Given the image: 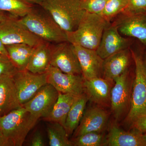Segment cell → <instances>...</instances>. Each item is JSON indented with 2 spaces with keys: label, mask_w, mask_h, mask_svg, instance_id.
<instances>
[{
  "label": "cell",
  "mask_w": 146,
  "mask_h": 146,
  "mask_svg": "<svg viewBox=\"0 0 146 146\" xmlns=\"http://www.w3.org/2000/svg\"><path fill=\"white\" fill-rule=\"evenodd\" d=\"M108 23L100 14L86 12L75 30L66 33L68 42L96 50Z\"/></svg>",
  "instance_id": "1"
},
{
  "label": "cell",
  "mask_w": 146,
  "mask_h": 146,
  "mask_svg": "<svg viewBox=\"0 0 146 146\" xmlns=\"http://www.w3.org/2000/svg\"><path fill=\"white\" fill-rule=\"evenodd\" d=\"M38 119L22 106L0 117V129L12 146H21Z\"/></svg>",
  "instance_id": "2"
},
{
  "label": "cell",
  "mask_w": 146,
  "mask_h": 146,
  "mask_svg": "<svg viewBox=\"0 0 146 146\" xmlns=\"http://www.w3.org/2000/svg\"><path fill=\"white\" fill-rule=\"evenodd\" d=\"M39 5L65 32L75 30L86 12L82 0H44Z\"/></svg>",
  "instance_id": "3"
},
{
  "label": "cell",
  "mask_w": 146,
  "mask_h": 146,
  "mask_svg": "<svg viewBox=\"0 0 146 146\" xmlns=\"http://www.w3.org/2000/svg\"><path fill=\"white\" fill-rule=\"evenodd\" d=\"M130 50L135 64V77L130 110L123 121L129 130L137 120L146 115V71L142 56Z\"/></svg>",
  "instance_id": "4"
},
{
  "label": "cell",
  "mask_w": 146,
  "mask_h": 146,
  "mask_svg": "<svg viewBox=\"0 0 146 146\" xmlns=\"http://www.w3.org/2000/svg\"><path fill=\"white\" fill-rule=\"evenodd\" d=\"M19 20L30 31L44 41L55 44L68 41L65 32L50 15L42 14L34 9Z\"/></svg>",
  "instance_id": "5"
},
{
  "label": "cell",
  "mask_w": 146,
  "mask_h": 146,
  "mask_svg": "<svg viewBox=\"0 0 146 146\" xmlns=\"http://www.w3.org/2000/svg\"><path fill=\"white\" fill-rule=\"evenodd\" d=\"M134 75L128 68L115 79L111 94L110 107L115 121L119 122L126 117L131 103Z\"/></svg>",
  "instance_id": "6"
},
{
  "label": "cell",
  "mask_w": 146,
  "mask_h": 146,
  "mask_svg": "<svg viewBox=\"0 0 146 146\" xmlns=\"http://www.w3.org/2000/svg\"><path fill=\"white\" fill-rule=\"evenodd\" d=\"M0 39L5 46L24 44L33 47L44 41L30 31L19 18L12 16L0 23Z\"/></svg>",
  "instance_id": "7"
},
{
  "label": "cell",
  "mask_w": 146,
  "mask_h": 146,
  "mask_svg": "<svg viewBox=\"0 0 146 146\" xmlns=\"http://www.w3.org/2000/svg\"><path fill=\"white\" fill-rule=\"evenodd\" d=\"M50 65L64 73L82 75L81 67L74 45L68 41L51 46Z\"/></svg>",
  "instance_id": "8"
},
{
  "label": "cell",
  "mask_w": 146,
  "mask_h": 146,
  "mask_svg": "<svg viewBox=\"0 0 146 146\" xmlns=\"http://www.w3.org/2000/svg\"><path fill=\"white\" fill-rule=\"evenodd\" d=\"M12 78L21 106L31 99L47 83L46 72L38 74L27 70L18 71Z\"/></svg>",
  "instance_id": "9"
},
{
  "label": "cell",
  "mask_w": 146,
  "mask_h": 146,
  "mask_svg": "<svg viewBox=\"0 0 146 146\" xmlns=\"http://www.w3.org/2000/svg\"><path fill=\"white\" fill-rule=\"evenodd\" d=\"M46 73L47 83L53 86L58 92L72 94L75 96L84 93V79L82 75L64 73L51 65Z\"/></svg>",
  "instance_id": "10"
},
{
  "label": "cell",
  "mask_w": 146,
  "mask_h": 146,
  "mask_svg": "<svg viewBox=\"0 0 146 146\" xmlns=\"http://www.w3.org/2000/svg\"><path fill=\"white\" fill-rule=\"evenodd\" d=\"M120 34L138 39L146 45V13L122 12L111 22Z\"/></svg>",
  "instance_id": "11"
},
{
  "label": "cell",
  "mask_w": 146,
  "mask_h": 146,
  "mask_svg": "<svg viewBox=\"0 0 146 146\" xmlns=\"http://www.w3.org/2000/svg\"><path fill=\"white\" fill-rule=\"evenodd\" d=\"M59 92L48 83L42 86L32 98L22 106L32 115L39 119L46 118L57 101Z\"/></svg>",
  "instance_id": "12"
},
{
  "label": "cell",
  "mask_w": 146,
  "mask_h": 146,
  "mask_svg": "<svg viewBox=\"0 0 146 146\" xmlns=\"http://www.w3.org/2000/svg\"><path fill=\"white\" fill-rule=\"evenodd\" d=\"M132 42L131 38L122 36L117 27L110 23L105 29L96 51L104 59L115 53L130 48Z\"/></svg>",
  "instance_id": "13"
},
{
  "label": "cell",
  "mask_w": 146,
  "mask_h": 146,
  "mask_svg": "<svg viewBox=\"0 0 146 146\" xmlns=\"http://www.w3.org/2000/svg\"><path fill=\"white\" fill-rule=\"evenodd\" d=\"M109 114L103 107L95 106L84 112L78 127L74 132L73 138L89 132H102L106 126Z\"/></svg>",
  "instance_id": "14"
},
{
  "label": "cell",
  "mask_w": 146,
  "mask_h": 146,
  "mask_svg": "<svg viewBox=\"0 0 146 146\" xmlns=\"http://www.w3.org/2000/svg\"><path fill=\"white\" fill-rule=\"evenodd\" d=\"M73 45L78 58L84 79L88 80L102 77L104 59L97 53L96 50Z\"/></svg>",
  "instance_id": "15"
},
{
  "label": "cell",
  "mask_w": 146,
  "mask_h": 146,
  "mask_svg": "<svg viewBox=\"0 0 146 146\" xmlns=\"http://www.w3.org/2000/svg\"><path fill=\"white\" fill-rule=\"evenodd\" d=\"M115 81L102 77L85 80V91L89 100L102 107H110L111 91Z\"/></svg>",
  "instance_id": "16"
},
{
  "label": "cell",
  "mask_w": 146,
  "mask_h": 146,
  "mask_svg": "<svg viewBox=\"0 0 146 146\" xmlns=\"http://www.w3.org/2000/svg\"><path fill=\"white\" fill-rule=\"evenodd\" d=\"M132 59L130 48L115 53L104 59L102 78L114 81L129 68Z\"/></svg>",
  "instance_id": "17"
},
{
  "label": "cell",
  "mask_w": 146,
  "mask_h": 146,
  "mask_svg": "<svg viewBox=\"0 0 146 146\" xmlns=\"http://www.w3.org/2000/svg\"><path fill=\"white\" fill-rule=\"evenodd\" d=\"M106 138V146H146L143 133L133 129L123 130L116 123L111 125Z\"/></svg>",
  "instance_id": "18"
},
{
  "label": "cell",
  "mask_w": 146,
  "mask_h": 146,
  "mask_svg": "<svg viewBox=\"0 0 146 146\" xmlns=\"http://www.w3.org/2000/svg\"><path fill=\"white\" fill-rule=\"evenodd\" d=\"M21 106L12 77L0 76V117Z\"/></svg>",
  "instance_id": "19"
},
{
  "label": "cell",
  "mask_w": 146,
  "mask_h": 146,
  "mask_svg": "<svg viewBox=\"0 0 146 146\" xmlns=\"http://www.w3.org/2000/svg\"><path fill=\"white\" fill-rule=\"evenodd\" d=\"M51 45L43 41L35 47L29 60L27 70L34 74L46 73L50 66Z\"/></svg>",
  "instance_id": "20"
},
{
  "label": "cell",
  "mask_w": 146,
  "mask_h": 146,
  "mask_svg": "<svg viewBox=\"0 0 146 146\" xmlns=\"http://www.w3.org/2000/svg\"><path fill=\"white\" fill-rule=\"evenodd\" d=\"M76 97L72 94L59 92L57 101L52 110L43 119L49 122L59 123L64 127L67 116Z\"/></svg>",
  "instance_id": "21"
},
{
  "label": "cell",
  "mask_w": 146,
  "mask_h": 146,
  "mask_svg": "<svg viewBox=\"0 0 146 146\" xmlns=\"http://www.w3.org/2000/svg\"><path fill=\"white\" fill-rule=\"evenodd\" d=\"M88 100L89 99L85 92L76 97L67 116L64 126L69 137L74 133L79 125Z\"/></svg>",
  "instance_id": "22"
},
{
  "label": "cell",
  "mask_w": 146,
  "mask_h": 146,
  "mask_svg": "<svg viewBox=\"0 0 146 146\" xmlns=\"http://www.w3.org/2000/svg\"><path fill=\"white\" fill-rule=\"evenodd\" d=\"M9 57L18 71L27 70V67L35 47L26 44L6 45Z\"/></svg>",
  "instance_id": "23"
},
{
  "label": "cell",
  "mask_w": 146,
  "mask_h": 146,
  "mask_svg": "<svg viewBox=\"0 0 146 146\" xmlns=\"http://www.w3.org/2000/svg\"><path fill=\"white\" fill-rule=\"evenodd\" d=\"M35 5L27 0H0V11L21 18L30 13Z\"/></svg>",
  "instance_id": "24"
},
{
  "label": "cell",
  "mask_w": 146,
  "mask_h": 146,
  "mask_svg": "<svg viewBox=\"0 0 146 146\" xmlns=\"http://www.w3.org/2000/svg\"><path fill=\"white\" fill-rule=\"evenodd\" d=\"M47 133L50 146H73L65 127L57 122H50Z\"/></svg>",
  "instance_id": "25"
},
{
  "label": "cell",
  "mask_w": 146,
  "mask_h": 146,
  "mask_svg": "<svg viewBox=\"0 0 146 146\" xmlns=\"http://www.w3.org/2000/svg\"><path fill=\"white\" fill-rule=\"evenodd\" d=\"M106 138L102 132H91L73 138V146H106Z\"/></svg>",
  "instance_id": "26"
},
{
  "label": "cell",
  "mask_w": 146,
  "mask_h": 146,
  "mask_svg": "<svg viewBox=\"0 0 146 146\" xmlns=\"http://www.w3.org/2000/svg\"><path fill=\"white\" fill-rule=\"evenodd\" d=\"M128 0H108L103 10L100 14L110 23L127 7Z\"/></svg>",
  "instance_id": "27"
},
{
  "label": "cell",
  "mask_w": 146,
  "mask_h": 146,
  "mask_svg": "<svg viewBox=\"0 0 146 146\" xmlns=\"http://www.w3.org/2000/svg\"><path fill=\"white\" fill-rule=\"evenodd\" d=\"M18 71L8 56L0 53V76L13 77Z\"/></svg>",
  "instance_id": "28"
},
{
  "label": "cell",
  "mask_w": 146,
  "mask_h": 146,
  "mask_svg": "<svg viewBox=\"0 0 146 146\" xmlns=\"http://www.w3.org/2000/svg\"><path fill=\"white\" fill-rule=\"evenodd\" d=\"M108 1V0H82V6L86 12L100 14Z\"/></svg>",
  "instance_id": "29"
},
{
  "label": "cell",
  "mask_w": 146,
  "mask_h": 146,
  "mask_svg": "<svg viewBox=\"0 0 146 146\" xmlns=\"http://www.w3.org/2000/svg\"><path fill=\"white\" fill-rule=\"evenodd\" d=\"M123 12L130 13H146V0H128L127 7Z\"/></svg>",
  "instance_id": "30"
},
{
  "label": "cell",
  "mask_w": 146,
  "mask_h": 146,
  "mask_svg": "<svg viewBox=\"0 0 146 146\" xmlns=\"http://www.w3.org/2000/svg\"><path fill=\"white\" fill-rule=\"evenodd\" d=\"M135 129L142 133L146 132V115L136 121L131 129Z\"/></svg>",
  "instance_id": "31"
},
{
  "label": "cell",
  "mask_w": 146,
  "mask_h": 146,
  "mask_svg": "<svg viewBox=\"0 0 146 146\" xmlns=\"http://www.w3.org/2000/svg\"><path fill=\"white\" fill-rule=\"evenodd\" d=\"M31 146H45L44 139L41 133L38 131L35 133L33 136Z\"/></svg>",
  "instance_id": "32"
},
{
  "label": "cell",
  "mask_w": 146,
  "mask_h": 146,
  "mask_svg": "<svg viewBox=\"0 0 146 146\" xmlns=\"http://www.w3.org/2000/svg\"><path fill=\"white\" fill-rule=\"evenodd\" d=\"M0 146H13L11 143L5 138L0 129Z\"/></svg>",
  "instance_id": "33"
},
{
  "label": "cell",
  "mask_w": 146,
  "mask_h": 146,
  "mask_svg": "<svg viewBox=\"0 0 146 146\" xmlns=\"http://www.w3.org/2000/svg\"><path fill=\"white\" fill-rule=\"evenodd\" d=\"M0 53H1L3 54L8 56L7 51L6 49L5 46L3 44L1 39H0Z\"/></svg>",
  "instance_id": "34"
},
{
  "label": "cell",
  "mask_w": 146,
  "mask_h": 146,
  "mask_svg": "<svg viewBox=\"0 0 146 146\" xmlns=\"http://www.w3.org/2000/svg\"><path fill=\"white\" fill-rule=\"evenodd\" d=\"M5 12H3V11H0V23L2 22V21H3L4 20H5L9 17V16H11V15H9V14H7Z\"/></svg>",
  "instance_id": "35"
},
{
  "label": "cell",
  "mask_w": 146,
  "mask_h": 146,
  "mask_svg": "<svg viewBox=\"0 0 146 146\" xmlns=\"http://www.w3.org/2000/svg\"><path fill=\"white\" fill-rule=\"evenodd\" d=\"M29 2L33 4L36 5H39L40 3H42L44 0H27Z\"/></svg>",
  "instance_id": "36"
},
{
  "label": "cell",
  "mask_w": 146,
  "mask_h": 146,
  "mask_svg": "<svg viewBox=\"0 0 146 146\" xmlns=\"http://www.w3.org/2000/svg\"><path fill=\"white\" fill-rule=\"evenodd\" d=\"M142 58H143V61L144 67H145L146 71V52L144 55V56H142Z\"/></svg>",
  "instance_id": "37"
},
{
  "label": "cell",
  "mask_w": 146,
  "mask_h": 146,
  "mask_svg": "<svg viewBox=\"0 0 146 146\" xmlns=\"http://www.w3.org/2000/svg\"><path fill=\"white\" fill-rule=\"evenodd\" d=\"M143 136L144 139L146 142V132L145 133H143Z\"/></svg>",
  "instance_id": "38"
}]
</instances>
